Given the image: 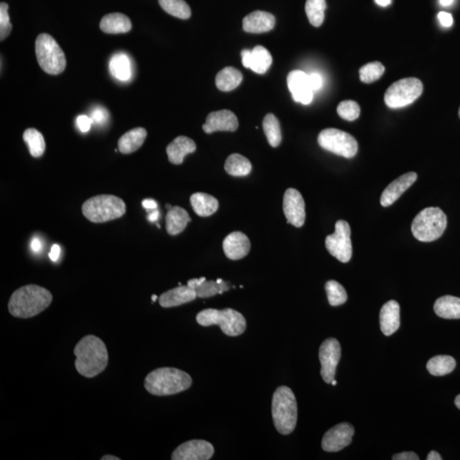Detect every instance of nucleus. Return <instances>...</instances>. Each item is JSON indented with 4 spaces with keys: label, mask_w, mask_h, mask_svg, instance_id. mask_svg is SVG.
<instances>
[{
    "label": "nucleus",
    "mask_w": 460,
    "mask_h": 460,
    "mask_svg": "<svg viewBox=\"0 0 460 460\" xmlns=\"http://www.w3.org/2000/svg\"><path fill=\"white\" fill-rule=\"evenodd\" d=\"M242 25L247 32L262 34L275 28L276 18L269 12L256 10L244 18Z\"/></svg>",
    "instance_id": "obj_21"
},
{
    "label": "nucleus",
    "mask_w": 460,
    "mask_h": 460,
    "mask_svg": "<svg viewBox=\"0 0 460 460\" xmlns=\"http://www.w3.org/2000/svg\"><path fill=\"white\" fill-rule=\"evenodd\" d=\"M331 383L334 386L337 385V381H336L335 379H334V381H332Z\"/></svg>",
    "instance_id": "obj_58"
},
{
    "label": "nucleus",
    "mask_w": 460,
    "mask_h": 460,
    "mask_svg": "<svg viewBox=\"0 0 460 460\" xmlns=\"http://www.w3.org/2000/svg\"><path fill=\"white\" fill-rule=\"evenodd\" d=\"M350 233L352 231L348 222L339 220L336 222L335 232L326 238L327 249L342 262H348L352 257Z\"/></svg>",
    "instance_id": "obj_11"
},
{
    "label": "nucleus",
    "mask_w": 460,
    "mask_h": 460,
    "mask_svg": "<svg viewBox=\"0 0 460 460\" xmlns=\"http://www.w3.org/2000/svg\"><path fill=\"white\" fill-rule=\"evenodd\" d=\"M157 298H158V297H157L156 295H153L152 296V301L153 302H155L157 300Z\"/></svg>",
    "instance_id": "obj_57"
},
{
    "label": "nucleus",
    "mask_w": 460,
    "mask_h": 460,
    "mask_svg": "<svg viewBox=\"0 0 460 460\" xmlns=\"http://www.w3.org/2000/svg\"><path fill=\"white\" fill-rule=\"evenodd\" d=\"M224 169L226 173L233 177H246L251 171V164L246 157L233 153L226 160Z\"/></svg>",
    "instance_id": "obj_33"
},
{
    "label": "nucleus",
    "mask_w": 460,
    "mask_h": 460,
    "mask_svg": "<svg viewBox=\"0 0 460 460\" xmlns=\"http://www.w3.org/2000/svg\"><path fill=\"white\" fill-rule=\"evenodd\" d=\"M272 416L277 432L289 434L294 432L298 421L297 400L290 388H277L272 399Z\"/></svg>",
    "instance_id": "obj_4"
},
{
    "label": "nucleus",
    "mask_w": 460,
    "mask_h": 460,
    "mask_svg": "<svg viewBox=\"0 0 460 460\" xmlns=\"http://www.w3.org/2000/svg\"><path fill=\"white\" fill-rule=\"evenodd\" d=\"M242 61L245 68H250L256 74L264 75L272 64V56L264 46H256L253 50H243Z\"/></svg>",
    "instance_id": "obj_17"
},
{
    "label": "nucleus",
    "mask_w": 460,
    "mask_h": 460,
    "mask_svg": "<svg viewBox=\"0 0 460 460\" xmlns=\"http://www.w3.org/2000/svg\"><path fill=\"white\" fill-rule=\"evenodd\" d=\"M142 207H144L147 211L156 210L157 207H158V204H157L155 200L152 199H146L144 200V202H142Z\"/></svg>",
    "instance_id": "obj_49"
},
{
    "label": "nucleus",
    "mask_w": 460,
    "mask_h": 460,
    "mask_svg": "<svg viewBox=\"0 0 460 460\" xmlns=\"http://www.w3.org/2000/svg\"><path fill=\"white\" fill-rule=\"evenodd\" d=\"M238 119L233 112L219 111L211 112L207 117L206 123L203 125V131L207 134L215 131H236L238 129Z\"/></svg>",
    "instance_id": "obj_18"
},
{
    "label": "nucleus",
    "mask_w": 460,
    "mask_h": 460,
    "mask_svg": "<svg viewBox=\"0 0 460 460\" xmlns=\"http://www.w3.org/2000/svg\"><path fill=\"white\" fill-rule=\"evenodd\" d=\"M326 9V0H307L305 12L310 24L314 27H320L323 23Z\"/></svg>",
    "instance_id": "obj_37"
},
{
    "label": "nucleus",
    "mask_w": 460,
    "mask_h": 460,
    "mask_svg": "<svg viewBox=\"0 0 460 460\" xmlns=\"http://www.w3.org/2000/svg\"><path fill=\"white\" fill-rule=\"evenodd\" d=\"M200 326L210 327L216 325L224 334L229 337H236L242 334L247 328V320L238 312L232 309L218 310L207 309L200 312L196 316Z\"/></svg>",
    "instance_id": "obj_7"
},
{
    "label": "nucleus",
    "mask_w": 460,
    "mask_h": 460,
    "mask_svg": "<svg viewBox=\"0 0 460 460\" xmlns=\"http://www.w3.org/2000/svg\"><path fill=\"white\" fill-rule=\"evenodd\" d=\"M159 3L171 16L182 20L189 19L191 17V7L184 0H159Z\"/></svg>",
    "instance_id": "obj_38"
},
{
    "label": "nucleus",
    "mask_w": 460,
    "mask_h": 460,
    "mask_svg": "<svg viewBox=\"0 0 460 460\" xmlns=\"http://www.w3.org/2000/svg\"><path fill=\"white\" fill-rule=\"evenodd\" d=\"M197 298L196 291L191 287L179 286L173 289L166 291L159 298L160 305L163 308H171L187 304Z\"/></svg>",
    "instance_id": "obj_22"
},
{
    "label": "nucleus",
    "mask_w": 460,
    "mask_h": 460,
    "mask_svg": "<svg viewBox=\"0 0 460 460\" xmlns=\"http://www.w3.org/2000/svg\"><path fill=\"white\" fill-rule=\"evenodd\" d=\"M188 286L195 289L197 298H200L213 297L215 295L222 294L229 290V284L224 280L222 283H218L217 280H207L204 277L189 280Z\"/></svg>",
    "instance_id": "obj_25"
},
{
    "label": "nucleus",
    "mask_w": 460,
    "mask_h": 460,
    "mask_svg": "<svg viewBox=\"0 0 460 460\" xmlns=\"http://www.w3.org/2000/svg\"><path fill=\"white\" fill-rule=\"evenodd\" d=\"M447 224V216L440 208H425L412 221V235L421 242H432L443 235Z\"/></svg>",
    "instance_id": "obj_6"
},
{
    "label": "nucleus",
    "mask_w": 460,
    "mask_h": 460,
    "mask_svg": "<svg viewBox=\"0 0 460 460\" xmlns=\"http://www.w3.org/2000/svg\"><path fill=\"white\" fill-rule=\"evenodd\" d=\"M147 135V131L142 127L134 128L128 131L119 138L118 142L119 152L124 155H129V153L137 151L144 144Z\"/></svg>",
    "instance_id": "obj_28"
},
{
    "label": "nucleus",
    "mask_w": 460,
    "mask_h": 460,
    "mask_svg": "<svg viewBox=\"0 0 460 460\" xmlns=\"http://www.w3.org/2000/svg\"><path fill=\"white\" fill-rule=\"evenodd\" d=\"M287 86L294 100L308 105L313 100L314 91L309 86V75L300 70H294L287 76Z\"/></svg>",
    "instance_id": "obj_16"
},
{
    "label": "nucleus",
    "mask_w": 460,
    "mask_h": 460,
    "mask_svg": "<svg viewBox=\"0 0 460 460\" xmlns=\"http://www.w3.org/2000/svg\"><path fill=\"white\" fill-rule=\"evenodd\" d=\"M394 460H419V456L414 452H404L393 456Z\"/></svg>",
    "instance_id": "obj_47"
},
{
    "label": "nucleus",
    "mask_w": 460,
    "mask_h": 460,
    "mask_svg": "<svg viewBox=\"0 0 460 460\" xmlns=\"http://www.w3.org/2000/svg\"><path fill=\"white\" fill-rule=\"evenodd\" d=\"M262 127H264L265 133L269 145L273 148L278 147L281 140H282L278 119L273 114H268L265 117L264 122H262Z\"/></svg>",
    "instance_id": "obj_36"
},
{
    "label": "nucleus",
    "mask_w": 460,
    "mask_h": 460,
    "mask_svg": "<svg viewBox=\"0 0 460 460\" xmlns=\"http://www.w3.org/2000/svg\"><path fill=\"white\" fill-rule=\"evenodd\" d=\"M417 178V173H408L393 181L382 193L381 198L382 206L387 207L395 203L401 195L414 184Z\"/></svg>",
    "instance_id": "obj_19"
},
{
    "label": "nucleus",
    "mask_w": 460,
    "mask_h": 460,
    "mask_svg": "<svg viewBox=\"0 0 460 460\" xmlns=\"http://www.w3.org/2000/svg\"><path fill=\"white\" fill-rule=\"evenodd\" d=\"M214 454L213 445L204 440H191L178 446L171 455L173 460H208Z\"/></svg>",
    "instance_id": "obj_15"
},
{
    "label": "nucleus",
    "mask_w": 460,
    "mask_h": 460,
    "mask_svg": "<svg viewBox=\"0 0 460 460\" xmlns=\"http://www.w3.org/2000/svg\"><path fill=\"white\" fill-rule=\"evenodd\" d=\"M90 118L97 125L104 126L109 119L108 111L101 106L94 108L90 113Z\"/></svg>",
    "instance_id": "obj_43"
},
{
    "label": "nucleus",
    "mask_w": 460,
    "mask_h": 460,
    "mask_svg": "<svg viewBox=\"0 0 460 460\" xmlns=\"http://www.w3.org/2000/svg\"><path fill=\"white\" fill-rule=\"evenodd\" d=\"M23 140L28 146L29 153L35 158H39L46 151V141L43 135L35 128L24 131Z\"/></svg>",
    "instance_id": "obj_34"
},
{
    "label": "nucleus",
    "mask_w": 460,
    "mask_h": 460,
    "mask_svg": "<svg viewBox=\"0 0 460 460\" xmlns=\"http://www.w3.org/2000/svg\"><path fill=\"white\" fill-rule=\"evenodd\" d=\"M101 460H120V459L114 455L107 454L102 457Z\"/></svg>",
    "instance_id": "obj_54"
},
{
    "label": "nucleus",
    "mask_w": 460,
    "mask_h": 460,
    "mask_svg": "<svg viewBox=\"0 0 460 460\" xmlns=\"http://www.w3.org/2000/svg\"><path fill=\"white\" fill-rule=\"evenodd\" d=\"M193 211L200 217H209L216 213L219 204L213 196L204 193H195L191 197Z\"/></svg>",
    "instance_id": "obj_30"
},
{
    "label": "nucleus",
    "mask_w": 460,
    "mask_h": 460,
    "mask_svg": "<svg viewBox=\"0 0 460 460\" xmlns=\"http://www.w3.org/2000/svg\"><path fill=\"white\" fill-rule=\"evenodd\" d=\"M438 20L440 21L441 25L445 28L451 27L452 23H454V19H452V15L450 13L441 12L438 14Z\"/></svg>",
    "instance_id": "obj_46"
},
{
    "label": "nucleus",
    "mask_w": 460,
    "mask_h": 460,
    "mask_svg": "<svg viewBox=\"0 0 460 460\" xmlns=\"http://www.w3.org/2000/svg\"><path fill=\"white\" fill-rule=\"evenodd\" d=\"M427 460H441L443 458L441 457V455L438 454L436 451H432L430 452L428 456H427Z\"/></svg>",
    "instance_id": "obj_52"
},
{
    "label": "nucleus",
    "mask_w": 460,
    "mask_h": 460,
    "mask_svg": "<svg viewBox=\"0 0 460 460\" xmlns=\"http://www.w3.org/2000/svg\"><path fill=\"white\" fill-rule=\"evenodd\" d=\"M43 245L41 240L38 237H35L31 242V248L35 253H39L42 250Z\"/></svg>",
    "instance_id": "obj_50"
},
{
    "label": "nucleus",
    "mask_w": 460,
    "mask_h": 460,
    "mask_svg": "<svg viewBox=\"0 0 460 460\" xmlns=\"http://www.w3.org/2000/svg\"><path fill=\"white\" fill-rule=\"evenodd\" d=\"M52 298V294L46 288L27 285L14 291L9 300V312L17 318H31L48 308Z\"/></svg>",
    "instance_id": "obj_2"
},
{
    "label": "nucleus",
    "mask_w": 460,
    "mask_h": 460,
    "mask_svg": "<svg viewBox=\"0 0 460 460\" xmlns=\"http://www.w3.org/2000/svg\"><path fill=\"white\" fill-rule=\"evenodd\" d=\"M192 378L187 372L174 367H160L149 372L144 387L153 396L175 395L191 388Z\"/></svg>",
    "instance_id": "obj_3"
},
{
    "label": "nucleus",
    "mask_w": 460,
    "mask_h": 460,
    "mask_svg": "<svg viewBox=\"0 0 460 460\" xmlns=\"http://www.w3.org/2000/svg\"><path fill=\"white\" fill-rule=\"evenodd\" d=\"M109 70L115 79L126 82L133 78V67L131 58L124 52H119L112 57L109 61Z\"/></svg>",
    "instance_id": "obj_27"
},
{
    "label": "nucleus",
    "mask_w": 460,
    "mask_h": 460,
    "mask_svg": "<svg viewBox=\"0 0 460 460\" xmlns=\"http://www.w3.org/2000/svg\"><path fill=\"white\" fill-rule=\"evenodd\" d=\"M8 10L9 6L6 3H0V40L1 41L8 37L12 30Z\"/></svg>",
    "instance_id": "obj_42"
},
{
    "label": "nucleus",
    "mask_w": 460,
    "mask_h": 460,
    "mask_svg": "<svg viewBox=\"0 0 460 460\" xmlns=\"http://www.w3.org/2000/svg\"><path fill=\"white\" fill-rule=\"evenodd\" d=\"M326 291L328 302L332 306H339L344 305L348 299L346 291L341 284L335 280L327 281Z\"/></svg>",
    "instance_id": "obj_39"
},
{
    "label": "nucleus",
    "mask_w": 460,
    "mask_h": 460,
    "mask_svg": "<svg viewBox=\"0 0 460 460\" xmlns=\"http://www.w3.org/2000/svg\"><path fill=\"white\" fill-rule=\"evenodd\" d=\"M337 112L342 119L348 120V122H353L360 116L361 108L357 102L346 100L338 104Z\"/></svg>",
    "instance_id": "obj_41"
},
{
    "label": "nucleus",
    "mask_w": 460,
    "mask_h": 460,
    "mask_svg": "<svg viewBox=\"0 0 460 460\" xmlns=\"http://www.w3.org/2000/svg\"><path fill=\"white\" fill-rule=\"evenodd\" d=\"M283 211L288 224L300 228L305 222V203L297 189H288L283 198Z\"/></svg>",
    "instance_id": "obj_13"
},
{
    "label": "nucleus",
    "mask_w": 460,
    "mask_h": 460,
    "mask_svg": "<svg viewBox=\"0 0 460 460\" xmlns=\"http://www.w3.org/2000/svg\"><path fill=\"white\" fill-rule=\"evenodd\" d=\"M354 434L355 429L350 423H339L324 434L321 446L326 452L341 451L352 443Z\"/></svg>",
    "instance_id": "obj_14"
},
{
    "label": "nucleus",
    "mask_w": 460,
    "mask_h": 460,
    "mask_svg": "<svg viewBox=\"0 0 460 460\" xmlns=\"http://www.w3.org/2000/svg\"><path fill=\"white\" fill-rule=\"evenodd\" d=\"M100 28L106 34H126L133 28L129 17L122 13H111L102 18Z\"/></svg>",
    "instance_id": "obj_26"
},
{
    "label": "nucleus",
    "mask_w": 460,
    "mask_h": 460,
    "mask_svg": "<svg viewBox=\"0 0 460 460\" xmlns=\"http://www.w3.org/2000/svg\"><path fill=\"white\" fill-rule=\"evenodd\" d=\"M61 253V248L58 245L55 244L53 245L52 247H51L50 253H49V257L52 260L53 262H57L58 260V258H59V255Z\"/></svg>",
    "instance_id": "obj_48"
},
{
    "label": "nucleus",
    "mask_w": 460,
    "mask_h": 460,
    "mask_svg": "<svg viewBox=\"0 0 460 460\" xmlns=\"http://www.w3.org/2000/svg\"><path fill=\"white\" fill-rule=\"evenodd\" d=\"M74 354L76 356V370L84 377H96L108 366L107 347L97 336L87 335L80 339L75 346Z\"/></svg>",
    "instance_id": "obj_1"
},
{
    "label": "nucleus",
    "mask_w": 460,
    "mask_h": 460,
    "mask_svg": "<svg viewBox=\"0 0 460 460\" xmlns=\"http://www.w3.org/2000/svg\"><path fill=\"white\" fill-rule=\"evenodd\" d=\"M383 73H385V67L383 64L378 61H374V63L364 65L360 69V79L363 83L371 84L381 79Z\"/></svg>",
    "instance_id": "obj_40"
},
{
    "label": "nucleus",
    "mask_w": 460,
    "mask_h": 460,
    "mask_svg": "<svg viewBox=\"0 0 460 460\" xmlns=\"http://www.w3.org/2000/svg\"><path fill=\"white\" fill-rule=\"evenodd\" d=\"M318 144L325 151L348 159L353 158L358 151L357 142L352 135L334 128H328L321 131Z\"/></svg>",
    "instance_id": "obj_10"
},
{
    "label": "nucleus",
    "mask_w": 460,
    "mask_h": 460,
    "mask_svg": "<svg viewBox=\"0 0 460 460\" xmlns=\"http://www.w3.org/2000/svg\"><path fill=\"white\" fill-rule=\"evenodd\" d=\"M423 93V84L417 78H405L393 83L385 95L389 108L396 109L406 107L418 99Z\"/></svg>",
    "instance_id": "obj_9"
},
{
    "label": "nucleus",
    "mask_w": 460,
    "mask_h": 460,
    "mask_svg": "<svg viewBox=\"0 0 460 460\" xmlns=\"http://www.w3.org/2000/svg\"><path fill=\"white\" fill-rule=\"evenodd\" d=\"M456 361L454 357L437 356L432 358L427 363V370L434 376H444L454 370Z\"/></svg>",
    "instance_id": "obj_35"
},
{
    "label": "nucleus",
    "mask_w": 460,
    "mask_h": 460,
    "mask_svg": "<svg viewBox=\"0 0 460 460\" xmlns=\"http://www.w3.org/2000/svg\"><path fill=\"white\" fill-rule=\"evenodd\" d=\"M376 3L381 7H387L392 3V0H375Z\"/></svg>",
    "instance_id": "obj_53"
},
{
    "label": "nucleus",
    "mask_w": 460,
    "mask_h": 460,
    "mask_svg": "<svg viewBox=\"0 0 460 460\" xmlns=\"http://www.w3.org/2000/svg\"><path fill=\"white\" fill-rule=\"evenodd\" d=\"M455 405H456V407H457L459 409H460V395H459L457 397H456Z\"/></svg>",
    "instance_id": "obj_56"
},
{
    "label": "nucleus",
    "mask_w": 460,
    "mask_h": 460,
    "mask_svg": "<svg viewBox=\"0 0 460 460\" xmlns=\"http://www.w3.org/2000/svg\"><path fill=\"white\" fill-rule=\"evenodd\" d=\"M243 75L236 68L227 67L218 73L216 77V86L222 91L235 90L242 82Z\"/></svg>",
    "instance_id": "obj_32"
},
{
    "label": "nucleus",
    "mask_w": 460,
    "mask_h": 460,
    "mask_svg": "<svg viewBox=\"0 0 460 460\" xmlns=\"http://www.w3.org/2000/svg\"><path fill=\"white\" fill-rule=\"evenodd\" d=\"M226 257L231 260H239L249 253L251 243L242 232L236 231L226 237L222 243Z\"/></svg>",
    "instance_id": "obj_20"
},
{
    "label": "nucleus",
    "mask_w": 460,
    "mask_h": 460,
    "mask_svg": "<svg viewBox=\"0 0 460 460\" xmlns=\"http://www.w3.org/2000/svg\"><path fill=\"white\" fill-rule=\"evenodd\" d=\"M309 82L314 93L320 90L321 86H323V78H321V76L319 74H316V73L309 75Z\"/></svg>",
    "instance_id": "obj_45"
},
{
    "label": "nucleus",
    "mask_w": 460,
    "mask_h": 460,
    "mask_svg": "<svg viewBox=\"0 0 460 460\" xmlns=\"http://www.w3.org/2000/svg\"><path fill=\"white\" fill-rule=\"evenodd\" d=\"M160 217V211L158 210H153L148 214V219L149 222H155L158 220Z\"/></svg>",
    "instance_id": "obj_51"
},
{
    "label": "nucleus",
    "mask_w": 460,
    "mask_h": 460,
    "mask_svg": "<svg viewBox=\"0 0 460 460\" xmlns=\"http://www.w3.org/2000/svg\"><path fill=\"white\" fill-rule=\"evenodd\" d=\"M341 357V346L337 339L328 338L320 345L319 350L320 374L327 383H331L334 381Z\"/></svg>",
    "instance_id": "obj_12"
},
{
    "label": "nucleus",
    "mask_w": 460,
    "mask_h": 460,
    "mask_svg": "<svg viewBox=\"0 0 460 460\" xmlns=\"http://www.w3.org/2000/svg\"><path fill=\"white\" fill-rule=\"evenodd\" d=\"M454 0H440L441 6L447 7L451 6L454 3Z\"/></svg>",
    "instance_id": "obj_55"
},
{
    "label": "nucleus",
    "mask_w": 460,
    "mask_h": 460,
    "mask_svg": "<svg viewBox=\"0 0 460 460\" xmlns=\"http://www.w3.org/2000/svg\"><path fill=\"white\" fill-rule=\"evenodd\" d=\"M35 52L40 68L47 74L57 75L65 70V54L52 36L39 35L36 39Z\"/></svg>",
    "instance_id": "obj_8"
},
{
    "label": "nucleus",
    "mask_w": 460,
    "mask_h": 460,
    "mask_svg": "<svg viewBox=\"0 0 460 460\" xmlns=\"http://www.w3.org/2000/svg\"><path fill=\"white\" fill-rule=\"evenodd\" d=\"M381 327L383 334L390 336L400 327V305L395 300H390L381 310Z\"/></svg>",
    "instance_id": "obj_23"
},
{
    "label": "nucleus",
    "mask_w": 460,
    "mask_h": 460,
    "mask_svg": "<svg viewBox=\"0 0 460 460\" xmlns=\"http://www.w3.org/2000/svg\"><path fill=\"white\" fill-rule=\"evenodd\" d=\"M459 118H460V108H459Z\"/></svg>",
    "instance_id": "obj_59"
},
{
    "label": "nucleus",
    "mask_w": 460,
    "mask_h": 460,
    "mask_svg": "<svg viewBox=\"0 0 460 460\" xmlns=\"http://www.w3.org/2000/svg\"><path fill=\"white\" fill-rule=\"evenodd\" d=\"M434 310L441 318L460 319V298L452 296H443L434 303Z\"/></svg>",
    "instance_id": "obj_31"
},
{
    "label": "nucleus",
    "mask_w": 460,
    "mask_h": 460,
    "mask_svg": "<svg viewBox=\"0 0 460 460\" xmlns=\"http://www.w3.org/2000/svg\"><path fill=\"white\" fill-rule=\"evenodd\" d=\"M93 124V119L89 116L79 115L77 118V126H78L79 131L83 133H88Z\"/></svg>",
    "instance_id": "obj_44"
},
{
    "label": "nucleus",
    "mask_w": 460,
    "mask_h": 460,
    "mask_svg": "<svg viewBox=\"0 0 460 460\" xmlns=\"http://www.w3.org/2000/svg\"><path fill=\"white\" fill-rule=\"evenodd\" d=\"M126 211V203L115 195H101L87 200L82 206V213L88 220L96 224L122 218Z\"/></svg>",
    "instance_id": "obj_5"
},
{
    "label": "nucleus",
    "mask_w": 460,
    "mask_h": 460,
    "mask_svg": "<svg viewBox=\"0 0 460 460\" xmlns=\"http://www.w3.org/2000/svg\"><path fill=\"white\" fill-rule=\"evenodd\" d=\"M166 230L171 236H177L184 231L191 218L184 208L171 207L166 214Z\"/></svg>",
    "instance_id": "obj_29"
},
{
    "label": "nucleus",
    "mask_w": 460,
    "mask_h": 460,
    "mask_svg": "<svg viewBox=\"0 0 460 460\" xmlns=\"http://www.w3.org/2000/svg\"><path fill=\"white\" fill-rule=\"evenodd\" d=\"M196 151V144L191 138L180 136L167 146L166 153L168 159L171 164L174 165H180L184 162L186 155H189Z\"/></svg>",
    "instance_id": "obj_24"
}]
</instances>
